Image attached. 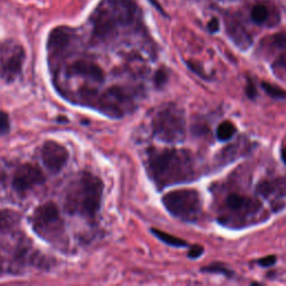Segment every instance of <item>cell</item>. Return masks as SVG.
<instances>
[{"label": "cell", "instance_id": "obj_1", "mask_svg": "<svg viewBox=\"0 0 286 286\" xmlns=\"http://www.w3.org/2000/svg\"><path fill=\"white\" fill-rule=\"evenodd\" d=\"M89 21L93 42L109 43L121 29L141 24V9L136 0H101Z\"/></svg>", "mask_w": 286, "mask_h": 286}, {"label": "cell", "instance_id": "obj_2", "mask_svg": "<svg viewBox=\"0 0 286 286\" xmlns=\"http://www.w3.org/2000/svg\"><path fill=\"white\" fill-rule=\"evenodd\" d=\"M147 173L155 186L163 189L195 180L196 162L187 150L151 149L147 153Z\"/></svg>", "mask_w": 286, "mask_h": 286}, {"label": "cell", "instance_id": "obj_3", "mask_svg": "<svg viewBox=\"0 0 286 286\" xmlns=\"http://www.w3.org/2000/svg\"><path fill=\"white\" fill-rule=\"evenodd\" d=\"M103 182L92 173L84 172L72 182L65 197V210L71 214L94 218L101 207Z\"/></svg>", "mask_w": 286, "mask_h": 286}, {"label": "cell", "instance_id": "obj_4", "mask_svg": "<svg viewBox=\"0 0 286 286\" xmlns=\"http://www.w3.org/2000/svg\"><path fill=\"white\" fill-rule=\"evenodd\" d=\"M152 130L156 139L165 143L185 141L187 124L185 112L176 104H168L156 112L152 120Z\"/></svg>", "mask_w": 286, "mask_h": 286}, {"label": "cell", "instance_id": "obj_5", "mask_svg": "<svg viewBox=\"0 0 286 286\" xmlns=\"http://www.w3.org/2000/svg\"><path fill=\"white\" fill-rule=\"evenodd\" d=\"M165 209L172 216L183 221H196L201 214V198L195 189H179L170 191L162 198Z\"/></svg>", "mask_w": 286, "mask_h": 286}, {"label": "cell", "instance_id": "obj_6", "mask_svg": "<svg viewBox=\"0 0 286 286\" xmlns=\"http://www.w3.org/2000/svg\"><path fill=\"white\" fill-rule=\"evenodd\" d=\"M31 223L36 234L48 240V243L60 240L64 232V222L57 206L54 203L38 206L31 217Z\"/></svg>", "mask_w": 286, "mask_h": 286}, {"label": "cell", "instance_id": "obj_7", "mask_svg": "<svg viewBox=\"0 0 286 286\" xmlns=\"http://www.w3.org/2000/svg\"><path fill=\"white\" fill-rule=\"evenodd\" d=\"M26 58L22 45L13 39L0 42V78L11 83L20 75Z\"/></svg>", "mask_w": 286, "mask_h": 286}, {"label": "cell", "instance_id": "obj_8", "mask_svg": "<svg viewBox=\"0 0 286 286\" xmlns=\"http://www.w3.org/2000/svg\"><path fill=\"white\" fill-rule=\"evenodd\" d=\"M77 35L74 29L66 26H60L54 28L48 35L47 51L51 60H61L69 55L74 48Z\"/></svg>", "mask_w": 286, "mask_h": 286}, {"label": "cell", "instance_id": "obj_9", "mask_svg": "<svg viewBox=\"0 0 286 286\" xmlns=\"http://www.w3.org/2000/svg\"><path fill=\"white\" fill-rule=\"evenodd\" d=\"M43 163L49 172L57 173L69 160V151L56 141H46L42 147Z\"/></svg>", "mask_w": 286, "mask_h": 286}, {"label": "cell", "instance_id": "obj_10", "mask_svg": "<svg viewBox=\"0 0 286 286\" xmlns=\"http://www.w3.org/2000/svg\"><path fill=\"white\" fill-rule=\"evenodd\" d=\"M44 181V173L37 165L25 163L17 168L15 174H13L12 186L17 191L25 192L35 186L42 185Z\"/></svg>", "mask_w": 286, "mask_h": 286}, {"label": "cell", "instance_id": "obj_11", "mask_svg": "<svg viewBox=\"0 0 286 286\" xmlns=\"http://www.w3.org/2000/svg\"><path fill=\"white\" fill-rule=\"evenodd\" d=\"M100 106L106 113L112 115H122L123 110L127 109L128 97L124 95L121 89L111 88L107 91L104 95L100 97Z\"/></svg>", "mask_w": 286, "mask_h": 286}, {"label": "cell", "instance_id": "obj_12", "mask_svg": "<svg viewBox=\"0 0 286 286\" xmlns=\"http://www.w3.org/2000/svg\"><path fill=\"white\" fill-rule=\"evenodd\" d=\"M226 207L235 214H256L261 209L257 200L239 194H230L225 200Z\"/></svg>", "mask_w": 286, "mask_h": 286}, {"label": "cell", "instance_id": "obj_13", "mask_svg": "<svg viewBox=\"0 0 286 286\" xmlns=\"http://www.w3.org/2000/svg\"><path fill=\"white\" fill-rule=\"evenodd\" d=\"M69 73L71 75L83 76V77L91 78L96 82H102L104 79L103 70L94 62L87 60H78L69 67Z\"/></svg>", "mask_w": 286, "mask_h": 286}, {"label": "cell", "instance_id": "obj_14", "mask_svg": "<svg viewBox=\"0 0 286 286\" xmlns=\"http://www.w3.org/2000/svg\"><path fill=\"white\" fill-rule=\"evenodd\" d=\"M257 194L265 198H277L286 196V177L263 180L257 185Z\"/></svg>", "mask_w": 286, "mask_h": 286}, {"label": "cell", "instance_id": "obj_15", "mask_svg": "<svg viewBox=\"0 0 286 286\" xmlns=\"http://www.w3.org/2000/svg\"><path fill=\"white\" fill-rule=\"evenodd\" d=\"M228 34L230 35L231 39L241 48H247L252 44V37L245 27L240 24V21L231 19L228 22Z\"/></svg>", "mask_w": 286, "mask_h": 286}, {"label": "cell", "instance_id": "obj_16", "mask_svg": "<svg viewBox=\"0 0 286 286\" xmlns=\"http://www.w3.org/2000/svg\"><path fill=\"white\" fill-rule=\"evenodd\" d=\"M20 221L19 214L10 209H3L0 212V230L4 232L12 231L18 227Z\"/></svg>", "mask_w": 286, "mask_h": 286}, {"label": "cell", "instance_id": "obj_17", "mask_svg": "<svg viewBox=\"0 0 286 286\" xmlns=\"http://www.w3.org/2000/svg\"><path fill=\"white\" fill-rule=\"evenodd\" d=\"M262 47L265 49L266 52L284 51V49H286V31H280V33L264 38Z\"/></svg>", "mask_w": 286, "mask_h": 286}, {"label": "cell", "instance_id": "obj_18", "mask_svg": "<svg viewBox=\"0 0 286 286\" xmlns=\"http://www.w3.org/2000/svg\"><path fill=\"white\" fill-rule=\"evenodd\" d=\"M250 19L256 25H266L271 19L270 8L263 3L255 4L250 10Z\"/></svg>", "mask_w": 286, "mask_h": 286}, {"label": "cell", "instance_id": "obj_19", "mask_svg": "<svg viewBox=\"0 0 286 286\" xmlns=\"http://www.w3.org/2000/svg\"><path fill=\"white\" fill-rule=\"evenodd\" d=\"M236 131L237 129L234 123L230 122V121H223V122L218 125L216 130V137L219 141L226 142L229 141L235 136Z\"/></svg>", "mask_w": 286, "mask_h": 286}, {"label": "cell", "instance_id": "obj_20", "mask_svg": "<svg viewBox=\"0 0 286 286\" xmlns=\"http://www.w3.org/2000/svg\"><path fill=\"white\" fill-rule=\"evenodd\" d=\"M152 234H153L156 238H159L161 241H163L164 244L172 246V247H187L188 243L186 240H183L181 238H178L176 236H172L168 234V232L161 231L159 229H151Z\"/></svg>", "mask_w": 286, "mask_h": 286}, {"label": "cell", "instance_id": "obj_21", "mask_svg": "<svg viewBox=\"0 0 286 286\" xmlns=\"http://www.w3.org/2000/svg\"><path fill=\"white\" fill-rule=\"evenodd\" d=\"M261 86L264 89V92L268 94L271 97L276 98V100H286V91H284L282 87L277 86V85L262 82Z\"/></svg>", "mask_w": 286, "mask_h": 286}, {"label": "cell", "instance_id": "obj_22", "mask_svg": "<svg viewBox=\"0 0 286 286\" xmlns=\"http://www.w3.org/2000/svg\"><path fill=\"white\" fill-rule=\"evenodd\" d=\"M201 272L205 273H213V274H222L227 277H232L234 276V272L230 271L229 268H227L223 264H219V263H214L212 264V265L204 267Z\"/></svg>", "mask_w": 286, "mask_h": 286}, {"label": "cell", "instance_id": "obj_23", "mask_svg": "<svg viewBox=\"0 0 286 286\" xmlns=\"http://www.w3.org/2000/svg\"><path fill=\"white\" fill-rule=\"evenodd\" d=\"M273 70L275 71L276 74L279 73L286 75V53L282 54V55L274 62V64H273Z\"/></svg>", "mask_w": 286, "mask_h": 286}, {"label": "cell", "instance_id": "obj_24", "mask_svg": "<svg viewBox=\"0 0 286 286\" xmlns=\"http://www.w3.org/2000/svg\"><path fill=\"white\" fill-rule=\"evenodd\" d=\"M10 129V122H9L8 114L6 112L0 111V136L7 134Z\"/></svg>", "mask_w": 286, "mask_h": 286}, {"label": "cell", "instance_id": "obj_25", "mask_svg": "<svg viewBox=\"0 0 286 286\" xmlns=\"http://www.w3.org/2000/svg\"><path fill=\"white\" fill-rule=\"evenodd\" d=\"M245 92H246V95L249 98V100H255V97L257 96L258 91H257V87L255 83L253 82L252 78H247V85H246L245 87Z\"/></svg>", "mask_w": 286, "mask_h": 286}, {"label": "cell", "instance_id": "obj_26", "mask_svg": "<svg viewBox=\"0 0 286 286\" xmlns=\"http://www.w3.org/2000/svg\"><path fill=\"white\" fill-rule=\"evenodd\" d=\"M276 261H277V258H276L275 255H270V256H265V257L259 258L258 261H257V263H258L259 266L268 268V267H271L273 265H275Z\"/></svg>", "mask_w": 286, "mask_h": 286}, {"label": "cell", "instance_id": "obj_27", "mask_svg": "<svg viewBox=\"0 0 286 286\" xmlns=\"http://www.w3.org/2000/svg\"><path fill=\"white\" fill-rule=\"evenodd\" d=\"M205 248L201 245H194L190 247L189 253H188V257L191 259H197L199 258L201 255L204 254Z\"/></svg>", "mask_w": 286, "mask_h": 286}, {"label": "cell", "instance_id": "obj_28", "mask_svg": "<svg viewBox=\"0 0 286 286\" xmlns=\"http://www.w3.org/2000/svg\"><path fill=\"white\" fill-rule=\"evenodd\" d=\"M154 80H155L156 86H159V87L162 86V85H164L165 83H167V80H168L167 72L163 71V70H159L158 72H156Z\"/></svg>", "mask_w": 286, "mask_h": 286}, {"label": "cell", "instance_id": "obj_29", "mask_svg": "<svg viewBox=\"0 0 286 286\" xmlns=\"http://www.w3.org/2000/svg\"><path fill=\"white\" fill-rule=\"evenodd\" d=\"M188 65H189L190 69L195 72V73L198 74L200 77H203V78H207V75H205L204 73V70L201 69V67L197 64V63H192V62H189L188 63Z\"/></svg>", "mask_w": 286, "mask_h": 286}, {"label": "cell", "instance_id": "obj_30", "mask_svg": "<svg viewBox=\"0 0 286 286\" xmlns=\"http://www.w3.org/2000/svg\"><path fill=\"white\" fill-rule=\"evenodd\" d=\"M219 27L220 26H219V20L217 19V18H213V19L210 20L207 25V28L212 34L217 33V31L219 30Z\"/></svg>", "mask_w": 286, "mask_h": 286}, {"label": "cell", "instance_id": "obj_31", "mask_svg": "<svg viewBox=\"0 0 286 286\" xmlns=\"http://www.w3.org/2000/svg\"><path fill=\"white\" fill-rule=\"evenodd\" d=\"M281 156H282V160H283V162L286 164V146H284L283 149H282Z\"/></svg>", "mask_w": 286, "mask_h": 286}]
</instances>
